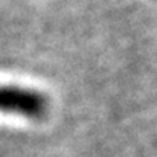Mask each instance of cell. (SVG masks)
Listing matches in <instances>:
<instances>
[{
  "mask_svg": "<svg viewBox=\"0 0 157 157\" xmlns=\"http://www.w3.org/2000/svg\"><path fill=\"white\" fill-rule=\"evenodd\" d=\"M48 99L38 92L14 86H0V111L28 119H41L48 113Z\"/></svg>",
  "mask_w": 157,
  "mask_h": 157,
  "instance_id": "6da1fadb",
  "label": "cell"
}]
</instances>
